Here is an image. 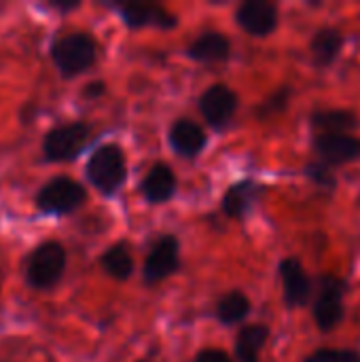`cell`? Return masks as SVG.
I'll return each instance as SVG.
<instances>
[{
	"instance_id": "1",
	"label": "cell",
	"mask_w": 360,
	"mask_h": 362,
	"mask_svg": "<svg viewBox=\"0 0 360 362\" xmlns=\"http://www.w3.org/2000/svg\"><path fill=\"white\" fill-rule=\"evenodd\" d=\"M87 180L104 195H115L127 180L125 155L117 144L100 146L87 161Z\"/></svg>"
},
{
	"instance_id": "2",
	"label": "cell",
	"mask_w": 360,
	"mask_h": 362,
	"mask_svg": "<svg viewBox=\"0 0 360 362\" xmlns=\"http://www.w3.org/2000/svg\"><path fill=\"white\" fill-rule=\"evenodd\" d=\"M98 55V45L93 36L85 32L66 34L51 45V57L64 76H76L93 66Z\"/></svg>"
},
{
	"instance_id": "3",
	"label": "cell",
	"mask_w": 360,
	"mask_h": 362,
	"mask_svg": "<svg viewBox=\"0 0 360 362\" xmlns=\"http://www.w3.org/2000/svg\"><path fill=\"white\" fill-rule=\"evenodd\" d=\"M64 269H66V250L62 248V244L45 242L32 252L28 261L25 278L32 288L47 291L59 282Z\"/></svg>"
},
{
	"instance_id": "4",
	"label": "cell",
	"mask_w": 360,
	"mask_h": 362,
	"mask_svg": "<svg viewBox=\"0 0 360 362\" xmlns=\"http://www.w3.org/2000/svg\"><path fill=\"white\" fill-rule=\"evenodd\" d=\"M348 284L342 278L335 276H323L320 278V293L314 301L312 316L316 320V327L325 333L339 327L344 318V295Z\"/></svg>"
},
{
	"instance_id": "5",
	"label": "cell",
	"mask_w": 360,
	"mask_h": 362,
	"mask_svg": "<svg viewBox=\"0 0 360 362\" xmlns=\"http://www.w3.org/2000/svg\"><path fill=\"white\" fill-rule=\"evenodd\" d=\"M85 189L72 178H53L36 195V206L47 214H70L85 204Z\"/></svg>"
},
{
	"instance_id": "6",
	"label": "cell",
	"mask_w": 360,
	"mask_h": 362,
	"mask_svg": "<svg viewBox=\"0 0 360 362\" xmlns=\"http://www.w3.org/2000/svg\"><path fill=\"white\" fill-rule=\"evenodd\" d=\"M89 142V127L85 123H70L51 129L45 136V157L49 161H70L81 155Z\"/></svg>"
},
{
	"instance_id": "7",
	"label": "cell",
	"mask_w": 360,
	"mask_h": 362,
	"mask_svg": "<svg viewBox=\"0 0 360 362\" xmlns=\"http://www.w3.org/2000/svg\"><path fill=\"white\" fill-rule=\"evenodd\" d=\"M199 110L212 127L221 129L233 119V115L238 110V95L227 85L216 83L202 93Z\"/></svg>"
},
{
	"instance_id": "8",
	"label": "cell",
	"mask_w": 360,
	"mask_h": 362,
	"mask_svg": "<svg viewBox=\"0 0 360 362\" xmlns=\"http://www.w3.org/2000/svg\"><path fill=\"white\" fill-rule=\"evenodd\" d=\"M236 19L244 32L250 36H269L278 25V6L267 0H246L238 13Z\"/></svg>"
},
{
	"instance_id": "9",
	"label": "cell",
	"mask_w": 360,
	"mask_h": 362,
	"mask_svg": "<svg viewBox=\"0 0 360 362\" xmlns=\"http://www.w3.org/2000/svg\"><path fill=\"white\" fill-rule=\"evenodd\" d=\"M314 148L329 168L360 159V140L350 134H318L314 138Z\"/></svg>"
},
{
	"instance_id": "10",
	"label": "cell",
	"mask_w": 360,
	"mask_h": 362,
	"mask_svg": "<svg viewBox=\"0 0 360 362\" xmlns=\"http://www.w3.org/2000/svg\"><path fill=\"white\" fill-rule=\"evenodd\" d=\"M178 242L174 235H163L155 248L151 250L146 263H144V278L146 282H161L170 278L178 269Z\"/></svg>"
},
{
	"instance_id": "11",
	"label": "cell",
	"mask_w": 360,
	"mask_h": 362,
	"mask_svg": "<svg viewBox=\"0 0 360 362\" xmlns=\"http://www.w3.org/2000/svg\"><path fill=\"white\" fill-rule=\"evenodd\" d=\"M278 269H280V278L284 286V303L289 308H303L312 295V282L303 265L297 259L289 257L280 263Z\"/></svg>"
},
{
	"instance_id": "12",
	"label": "cell",
	"mask_w": 360,
	"mask_h": 362,
	"mask_svg": "<svg viewBox=\"0 0 360 362\" xmlns=\"http://www.w3.org/2000/svg\"><path fill=\"white\" fill-rule=\"evenodd\" d=\"M121 15L129 28H146V25H157V28H174L176 19L168 11H163L155 2H125L121 6Z\"/></svg>"
},
{
	"instance_id": "13",
	"label": "cell",
	"mask_w": 360,
	"mask_h": 362,
	"mask_svg": "<svg viewBox=\"0 0 360 362\" xmlns=\"http://www.w3.org/2000/svg\"><path fill=\"white\" fill-rule=\"evenodd\" d=\"M261 193H263V187L252 180L236 182L233 187H229V191L223 197V204H221L223 212L229 218H244L252 210V206L259 202Z\"/></svg>"
},
{
	"instance_id": "14",
	"label": "cell",
	"mask_w": 360,
	"mask_h": 362,
	"mask_svg": "<svg viewBox=\"0 0 360 362\" xmlns=\"http://www.w3.org/2000/svg\"><path fill=\"white\" fill-rule=\"evenodd\" d=\"M170 144L182 157H195L206 146V134L197 123L178 119L170 129Z\"/></svg>"
},
{
	"instance_id": "15",
	"label": "cell",
	"mask_w": 360,
	"mask_h": 362,
	"mask_svg": "<svg viewBox=\"0 0 360 362\" xmlns=\"http://www.w3.org/2000/svg\"><path fill=\"white\" fill-rule=\"evenodd\" d=\"M176 193V176L166 163H155L142 180V195L151 204H166Z\"/></svg>"
},
{
	"instance_id": "16",
	"label": "cell",
	"mask_w": 360,
	"mask_h": 362,
	"mask_svg": "<svg viewBox=\"0 0 360 362\" xmlns=\"http://www.w3.org/2000/svg\"><path fill=\"white\" fill-rule=\"evenodd\" d=\"M189 57L195 62L204 64H214V62H225L231 53V42L225 34L221 32H204L189 49Z\"/></svg>"
},
{
	"instance_id": "17",
	"label": "cell",
	"mask_w": 360,
	"mask_h": 362,
	"mask_svg": "<svg viewBox=\"0 0 360 362\" xmlns=\"http://www.w3.org/2000/svg\"><path fill=\"white\" fill-rule=\"evenodd\" d=\"M342 47H344V36L339 34V30H335V28H320L318 32H314L312 42H310V51H312L314 64L318 68L331 66L339 57Z\"/></svg>"
},
{
	"instance_id": "18",
	"label": "cell",
	"mask_w": 360,
	"mask_h": 362,
	"mask_svg": "<svg viewBox=\"0 0 360 362\" xmlns=\"http://www.w3.org/2000/svg\"><path fill=\"white\" fill-rule=\"evenodd\" d=\"M269 339V329L263 325L244 327L236 341V358L238 362H259V354Z\"/></svg>"
},
{
	"instance_id": "19",
	"label": "cell",
	"mask_w": 360,
	"mask_h": 362,
	"mask_svg": "<svg viewBox=\"0 0 360 362\" xmlns=\"http://www.w3.org/2000/svg\"><path fill=\"white\" fill-rule=\"evenodd\" d=\"M312 125L320 134H350L359 127V117L352 110H318L312 115Z\"/></svg>"
},
{
	"instance_id": "20",
	"label": "cell",
	"mask_w": 360,
	"mask_h": 362,
	"mask_svg": "<svg viewBox=\"0 0 360 362\" xmlns=\"http://www.w3.org/2000/svg\"><path fill=\"white\" fill-rule=\"evenodd\" d=\"M100 263H102L104 272L115 280H127L134 274V261H132V255L125 244H117V246L108 248L102 255Z\"/></svg>"
},
{
	"instance_id": "21",
	"label": "cell",
	"mask_w": 360,
	"mask_h": 362,
	"mask_svg": "<svg viewBox=\"0 0 360 362\" xmlns=\"http://www.w3.org/2000/svg\"><path fill=\"white\" fill-rule=\"evenodd\" d=\"M248 312H250V301L240 291L227 293L216 305V316L223 325H238L248 316Z\"/></svg>"
},
{
	"instance_id": "22",
	"label": "cell",
	"mask_w": 360,
	"mask_h": 362,
	"mask_svg": "<svg viewBox=\"0 0 360 362\" xmlns=\"http://www.w3.org/2000/svg\"><path fill=\"white\" fill-rule=\"evenodd\" d=\"M289 98H291V87H280L276 93H272L259 108H257V117L259 119H269L278 112H282L289 106Z\"/></svg>"
},
{
	"instance_id": "23",
	"label": "cell",
	"mask_w": 360,
	"mask_h": 362,
	"mask_svg": "<svg viewBox=\"0 0 360 362\" xmlns=\"http://www.w3.org/2000/svg\"><path fill=\"white\" fill-rule=\"evenodd\" d=\"M306 362H360V356L352 350H333V348H320L312 352Z\"/></svg>"
},
{
	"instance_id": "24",
	"label": "cell",
	"mask_w": 360,
	"mask_h": 362,
	"mask_svg": "<svg viewBox=\"0 0 360 362\" xmlns=\"http://www.w3.org/2000/svg\"><path fill=\"white\" fill-rule=\"evenodd\" d=\"M306 174H308V178H310L312 182H316V187L335 189V185H337V178H335L333 170H331L327 163H323V161H318V163H308Z\"/></svg>"
},
{
	"instance_id": "25",
	"label": "cell",
	"mask_w": 360,
	"mask_h": 362,
	"mask_svg": "<svg viewBox=\"0 0 360 362\" xmlns=\"http://www.w3.org/2000/svg\"><path fill=\"white\" fill-rule=\"evenodd\" d=\"M195 362H231V358L223 350H202Z\"/></svg>"
},
{
	"instance_id": "26",
	"label": "cell",
	"mask_w": 360,
	"mask_h": 362,
	"mask_svg": "<svg viewBox=\"0 0 360 362\" xmlns=\"http://www.w3.org/2000/svg\"><path fill=\"white\" fill-rule=\"evenodd\" d=\"M104 91H106V85H104L102 81H95V83H91V85H87L83 93H85L87 98H91V100H93V98L104 95Z\"/></svg>"
},
{
	"instance_id": "27",
	"label": "cell",
	"mask_w": 360,
	"mask_h": 362,
	"mask_svg": "<svg viewBox=\"0 0 360 362\" xmlns=\"http://www.w3.org/2000/svg\"><path fill=\"white\" fill-rule=\"evenodd\" d=\"M359 356H360V354H359Z\"/></svg>"
}]
</instances>
